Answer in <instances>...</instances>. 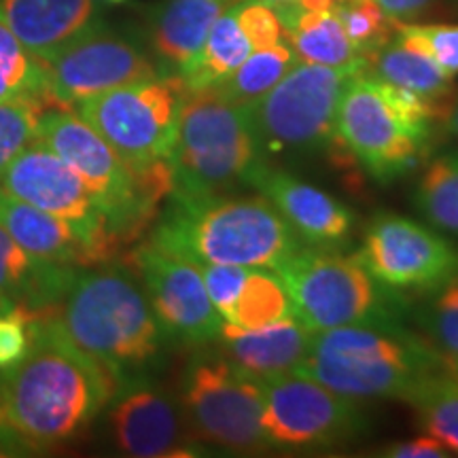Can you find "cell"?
<instances>
[{"label": "cell", "instance_id": "36", "mask_svg": "<svg viewBox=\"0 0 458 458\" xmlns=\"http://www.w3.org/2000/svg\"><path fill=\"white\" fill-rule=\"evenodd\" d=\"M414 37L425 45L433 60L442 66L448 77H458V24H420L401 21Z\"/></svg>", "mask_w": 458, "mask_h": 458}, {"label": "cell", "instance_id": "14", "mask_svg": "<svg viewBox=\"0 0 458 458\" xmlns=\"http://www.w3.org/2000/svg\"><path fill=\"white\" fill-rule=\"evenodd\" d=\"M391 293L420 297L458 272V246L437 229L408 216L380 213L368 223L354 253Z\"/></svg>", "mask_w": 458, "mask_h": 458}, {"label": "cell", "instance_id": "1", "mask_svg": "<svg viewBox=\"0 0 458 458\" xmlns=\"http://www.w3.org/2000/svg\"><path fill=\"white\" fill-rule=\"evenodd\" d=\"M21 360L0 369V450H49L106 410L117 380L72 344L54 312L28 320Z\"/></svg>", "mask_w": 458, "mask_h": 458}, {"label": "cell", "instance_id": "39", "mask_svg": "<svg viewBox=\"0 0 458 458\" xmlns=\"http://www.w3.org/2000/svg\"><path fill=\"white\" fill-rule=\"evenodd\" d=\"M382 456L391 458H444L450 456V450L445 448L442 442L425 435V437L410 439V442H399L391 444L382 450Z\"/></svg>", "mask_w": 458, "mask_h": 458}, {"label": "cell", "instance_id": "37", "mask_svg": "<svg viewBox=\"0 0 458 458\" xmlns=\"http://www.w3.org/2000/svg\"><path fill=\"white\" fill-rule=\"evenodd\" d=\"M202 274L206 291H208L210 301L221 314L223 320L229 318L233 303L240 293V286L244 283L246 266H219V263H204L198 266Z\"/></svg>", "mask_w": 458, "mask_h": 458}, {"label": "cell", "instance_id": "45", "mask_svg": "<svg viewBox=\"0 0 458 458\" xmlns=\"http://www.w3.org/2000/svg\"><path fill=\"white\" fill-rule=\"evenodd\" d=\"M448 365H450L452 369H454V374L458 376V360H454V363H448Z\"/></svg>", "mask_w": 458, "mask_h": 458}, {"label": "cell", "instance_id": "5", "mask_svg": "<svg viewBox=\"0 0 458 458\" xmlns=\"http://www.w3.org/2000/svg\"><path fill=\"white\" fill-rule=\"evenodd\" d=\"M442 119L439 106L363 68L344 88L335 134L369 179L388 185L428 159Z\"/></svg>", "mask_w": 458, "mask_h": 458}, {"label": "cell", "instance_id": "31", "mask_svg": "<svg viewBox=\"0 0 458 458\" xmlns=\"http://www.w3.org/2000/svg\"><path fill=\"white\" fill-rule=\"evenodd\" d=\"M418 334L448 363L458 360V272L410 306Z\"/></svg>", "mask_w": 458, "mask_h": 458}, {"label": "cell", "instance_id": "22", "mask_svg": "<svg viewBox=\"0 0 458 458\" xmlns=\"http://www.w3.org/2000/svg\"><path fill=\"white\" fill-rule=\"evenodd\" d=\"M0 225L38 259L68 267H96L98 257L66 221L0 189Z\"/></svg>", "mask_w": 458, "mask_h": 458}, {"label": "cell", "instance_id": "32", "mask_svg": "<svg viewBox=\"0 0 458 458\" xmlns=\"http://www.w3.org/2000/svg\"><path fill=\"white\" fill-rule=\"evenodd\" d=\"M30 100L47 105L45 66L0 20V102Z\"/></svg>", "mask_w": 458, "mask_h": 458}, {"label": "cell", "instance_id": "18", "mask_svg": "<svg viewBox=\"0 0 458 458\" xmlns=\"http://www.w3.org/2000/svg\"><path fill=\"white\" fill-rule=\"evenodd\" d=\"M246 185L257 189L278 210L303 244L340 249L351 240L357 221L352 210L312 182L261 162Z\"/></svg>", "mask_w": 458, "mask_h": 458}, {"label": "cell", "instance_id": "29", "mask_svg": "<svg viewBox=\"0 0 458 458\" xmlns=\"http://www.w3.org/2000/svg\"><path fill=\"white\" fill-rule=\"evenodd\" d=\"M297 62L300 60L286 41H280L266 49H253L236 71L213 88L219 89L227 100L250 106L263 98Z\"/></svg>", "mask_w": 458, "mask_h": 458}, {"label": "cell", "instance_id": "2", "mask_svg": "<svg viewBox=\"0 0 458 458\" xmlns=\"http://www.w3.org/2000/svg\"><path fill=\"white\" fill-rule=\"evenodd\" d=\"M54 317L74 346L102 365L119 386L130 377L153 374L170 346L145 289L125 263L79 270Z\"/></svg>", "mask_w": 458, "mask_h": 458}, {"label": "cell", "instance_id": "12", "mask_svg": "<svg viewBox=\"0 0 458 458\" xmlns=\"http://www.w3.org/2000/svg\"><path fill=\"white\" fill-rule=\"evenodd\" d=\"M41 62L49 108H74L108 89L162 74L147 45L102 21H94Z\"/></svg>", "mask_w": 458, "mask_h": 458}, {"label": "cell", "instance_id": "9", "mask_svg": "<svg viewBox=\"0 0 458 458\" xmlns=\"http://www.w3.org/2000/svg\"><path fill=\"white\" fill-rule=\"evenodd\" d=\"M179 403L199 444L233 454L272 450L263 425L259 382L233 368L210 344L193 348L182 365Z\"/></svg>", "mask_w": 458, "mask_h": 458}, {"label": "cell", "instance_id": "38", "mask_svg": "<svg viewBox=\"0 0 458 458\" xmlns=\"http://www.w3.org/2000/svg\"><path fill=\"white\" fill-rule=\"evenodd\" d=\"M30 318V314L21 308L0 314V369L11 368L26 354L30 344V334H28Z\"/></svg>", "mask_w": 458, "mask_h": 458}, {"label": "cell", "instance_id": "42", "mask_svg": "<svg viewBox=\"0 0 458 458\" xmlns=\"http://www.w3.org/2000/svg\"><path fill=\"white\" fill-rule=\"evenodd\" d=\"M293 3L306 11H334L346 0H293Z\"/></svg>", "mask_w": 458, "mask_h": 458}, {"label": "cell", "instance_id": "41", "mask_svg": "<svg viewBox=\"0 0 458 458\" xmlns=\"http://www.w3.org/2000/svg\"><path fill=\"white\" fill-rule=\"evenodd\" d=\"M442 125H444V130L452 136V139L458 140V98L450 100V105L444 113Z\"/></svg>", "mask_w": 458, "mask_h": 458}, {"label": "cell", "instance_id": "15", "mask_svg": "<svg viewBox=\"0 0 458 458\" xmlns=\"http://www.w3.org/2000/svg\"><path fill=\"white\" fill-rule=\"evenodd\" d=\"M0 189L66 221L98 257L100 266L122 253L100 206L77 172L51 148L34 140L0 179Z\"/></svg>", "mask_w": 458, "mask_h": 458}, {"label": "cell", "instance_id": "26", "mask_svg": "<svg viewBox=\"0 0 458 458\" xmlns=\"http://www.w3.org/2000/svg\"><path fill=\"white\" fill-rule=\"evenodd\" d=\"M250 51H253V45L240 26L236 4H232L210 28L196 62L179 79L185 89L213 88L236 71L250 55Z\"/></svg>", "mask_w": 458, "mask_h": 458}, {"label": "cell", "instance_id": "10", "mask_svg": "<svg viewBox=\"0 0 458 458\" xmlns=\"http://www.w3.org/2000/svg\"><path fill=\"white\" fill-rule=\"evenodd\" d=\"M363 68L297 62L263 98L250 105L263 153L317 156L337 142V105L348 79Z\"/></svg>", "mask_w": 458, "mask_h": 458}, {"label": "cell", "instance_id": "30", "mask_svg": "<svg viewBox=\"0 0 458 458\" xmlns=\"http://www.w3.org/2000/svg\"><path fill=\"white\" fill-rule=\"evenodd\" d=\"M286 317H293V310L278 274L267 267H249L225 323L242 329H257Z\"/></svg>", "mask_w": 458, "mask_h": 458}, {"label": "cell", "instance_id": "11", "mask_svg": "<svg viewBox=\"0 0 458 458\" xmlns=\"http://www.w3.org/2000/svg\"><path fill=\"white\" fill-rule=\"evenodd\" d=\"M185 85L174 74L122 85L79 102L88 122L134 172L170 162Z\"/></svg>", "mask_w": 458, "mask_h": 458}, {"label": "cell", "instance_id": "13", "mask_svg": "<svg viewBox=\"0 0 458 458\" xmlns=\"http://www.w3.org/2000/svg\"><path fill=\"white\" fill-rule=\"evenodd\" d=\"M263 425L276 450H329L365 433L368 420L357 401L342 397L312 377L280 374L261 377Z\"/></svg>", "mask_w": 458, "mask_h": 458}, {"label": "cell", "instance_id": "17", "mask_svg": "<svg viewBox=\"0 0 458 458\" xmlns=\"http://www.w3.org/2000/svg\"><path fill=\"white\" fill-rule=\"evenodd\" d=\"M111 439L122 454L136 458L196 456L202 444L189 431L179 399L153 374L125 380L106 405Z\"/></svg>", "mask_w": 458, "mask_h": 458}, {"label": "cell", "instance_id": "43", "mask_svg": "<svg viewBox=\"0 0 458 458\" xmlns=\"http://www.w3.org/2000/svg\"><path fill=\"white\" fill-rule=\"evenodd\" d=\"M15 303L11 301V300H7V297H3L0 295V314H7V312H11V310H15Z\"/></svg>", "mask_w": 458, "mask_h": 458}, {"label": "cell", "instance_id": "33", "mask_svg": "<svg viewBox=\"0 0 458 458\" xmlns=\"http://www.w3.org/2000/svg\"><path fill=\"white\" fill-rule=\"evenodd\" d=\"M334 13L354 49L365 60H369V55H374L394 34V21L388 20L376 0H346L334 9Z\"/></svg>", "mask_w": 458, "mask_h": 458}, {"label": "cell", "instance_id": "16", "mask_svg": "<svg viewBox=\"0 0 458 458\" xmlns=\"http://www.w3.org/2000/svg\"><path fill=\"white\" fill-rule=\"evenodd\" d=\"M125 266L145 289L170 344L187 348L213 346L223 327V317L210 301L196 263L165 253L145 240L130 250Z\"/></svg>", "mask_w": 458, "mask_h": 458}, {"label": "cell", "instance_id": "6", "mask_svg": "<svg viewBox=\"0 0 458 458\" xmlns=\"http://www.w3.org/2000/svg\"><path fill=\"white\" fill-rule=\"evenodd\" d=\"M266 162L250 108L227 100L216 88L185 89L170 168L172 196H221L246 185Z\"/></svg>", "mask_w": 458, "mask_h": 458}, {"label": "cell", "instance_id": "40", "mask_svg": "<svg viewBox=\"0 0 458 458\" xmlns=\"http://www.w3.org/2000/svg\"><path fill=\"white\" fill-rule=\"evenodd\" d=\"M376 4L385 11L388 20L401 24V21L422 20L437 7L439 0H376Z\"/></svg>", "mask_w": 458, "mask_h": 458}, {"label": "cell", "instance_id": "20", "mask_svg": "<svg viewBox=\"0 0 458 458\" xmlns=\"http://www.w3.org/2000/svg\"><path fill=\"white\" fill-rule=\"evenodd\" d=\"M312 334L314 331L303 327L295 317H286L257 329H242L223 320L215 344L216 351L233 368L261 380V377L291 374L300 368L310 348Z\"/></svg>", "mask_w": 458, "mask_h": 458}, {"label": "cell", "instance_id": "28", "mask_svg": "<svg viewBox=\"0 0 458 458\" xmlns=\"http://www.w3.org/2000/svg\"><path fill=\"white\" fill-rule=\"evenodd\" d=\"M416 410L422 431L458 454V376L448 363L418 382L405 399Z\"/></svg>", "mask_w": 458, "mask_h": 458}, {"label": "cell", "instance_id": "25", "mask_svg": "<svg viewBox=\"0 0 458 458\" xmlns=\"http://www.w3.org/2000/svg\"><path fill=\"white\" fill-rule=\"evenodd\" d=\"M274 9L283 21L284 41L291 45L300 62L335 68H368V60L354 49L334 11H306L295 3L276 4Z\"/></svg>", "mask_w": 458, "mask_h": 458}, {"label": "cell", "instance_id": "23", "mask_svg": "<svg viewBox=\"0 0 458 458\" xmlns=\"http://www.w3.org/2000/svg\"><path fill=\"white\" fill-rule=\"evenodd\" d=\"M77 274L79 267L57 266L28 253L0 225V295L30 317L54 312Z\"/></svg>", "mask_w": 458, "mask_h": 458}, {"label": "cell", "instance_id": "19", "mask_svg": "<svg viewBox=\"0 0 458 458\" xmlns=\"http://www.w3.org/2000/svg\"><path fill=\"white\" fill-rule=\"evenodd\" d=\"M240 0H157L147 13L145 38L159 72L182 77L210 28Z\"/></svg>", "mask_w": 458, "mask_h": 458}, {"label": "cell", "instance_id": "4", "mask_svg": "<svg viewBox=\"0 0 458 458\" xmlns=\"http://www.w3.org/2000/svg\"><path fill=\"white\" fill-rule=\"evenodd\" d=\"M448 363L418 331L401 323L314 331L295 374L342 397L405 401L427 374Z\"/></svg>", "mask_w": 458, "mask_h": 458}, {"label": "cell", "instance_id": "27", "mask_svg": "<svg viewBox=\"0 0 458 458\" xmlns=\"http://www.w3.org/2000/svg\"><path fill=\"white\" fill-rule=\"evenodd\" d=\"M411 202L428 227L458 240V148L427 159Z\"/></svg>", "mask_w": 458, "mask_h": 458}, {"label": "cell", "instance_id": "8", "mask_svg": "<svg viewBox=\"0 0 458 458\" xmlns=\"http://www.w3.org/2000/svg\"><path fill=\"white\" fill-rule=\"evenodd\" d=\"M37 140L77 172L122 249L139 242L153 227L162 202L147 191L139 174L74 108H47L38 122Z\"/></svg>", "mask_w": 458, "mask_h": 458}, {"label": "cell", "instance_id": "3", "mask_svg": "<svg viewBox=\"0 0 458 458\" xmlns=\"http://www.w3.org/2000/svg\"><path fill=\"white\" fill-rule=\"evenodd\" d=\"M148 242L196 266L276 270L303 242L263 196H170Z\"/></svg>", "mask_w": 458, "mask_h": 458}, {"label": "cell", "instance_id": "46", "mask_svg": "<svg viewBox=\"0 0 458 458\" xmlns=\"http://www.w3.org/2000/svg\"><path fill=\"white\" fill-rule=\"evenodd\" d=\"M106 3H111V4H122V3H125V0H106Z\"/></svg>", "mask_w": 458, "mask_h": 458}, {"label": "cell", "instance_id": "7", "mask_svg": "<svg viewBox=\"0 0 458 458\" xmlns=\"http://www.w3.org/2000/svg\"><path fill=\"white\" fill-rule=\"evenodd\" d=\"M274 272L293 317L310 331L401 323L410 306L377 283L357 255L337 246L303 244Z\"/></svg>", "mask_w": 458, "mask_h": 458}, {"label": "cell", "instance_id": "35", "mask_svg": "<svg viewBox=\"0 0 458 458\" xmlns=\"http://www.w3.org/2000/svg\"><path fill=\"white\" fill-rule=\"evenodd\" d=\"M236 15L253 49H266L284 41L283 21L272 4L261 0H240L236 3Z\"/></svg>", "mask_w": 458, "mask_h": 458}, {"label": "cell", "instance_id": "44", "mask_svg": "<svg viewBox=\"0 0 458 458\" xmlns=\"http://www.w3.org/2000/svg\"><path fill=\"white\" fill-rule=\"evenodd\" d=\"M261 3L274 4V7H276V4H286V3H293V0H261Z\"/></svg>", "mask_w": 458, "mask_h": 458}, {"label": "cell", "instance_id": "21", "mask_svg": "<svg viewBox=\"0 0 458 458\" xmlns=\"http://www.w3.org/2000/svg\"><path fill=\"white\" fill-rule=\"evenodd\" d=\"M0 20L30 54L47 60L98 21V0H0Z\"/></svg>", "mask_w": 458, "mask_h": 458}, {"label": "cell", "instance_id": "24", "mask_svg": "<svg viewBox=\"0 0 458 458\" xmlns=\"http://www.w3.org/2000/svg\"><path fill=\"white\" fill-rule=\"evenodd\" d=\"M368 72L376 79L408 89L431 102L445 113L450 100L454 98L452 77L442 71L433 60L425 45L408 28L394 24V34L368 60Z\"/></svg>", "mask_w": 458, "mask_h": 458}, {"label": "cell", "instance_id": "34", "mask_svg": "<svg viewBox=\"0 0 458 458\" xmlns=\"http://www.w3.org/2000/svg\"><path fill=\"white\" fill-rule=\"evenodd\" d=\"M47 106L43 102L7 100L0 102V179L11 162L37 140L38 122Z\"/></svg>", "mask_w": 458, "mask_h": 458}]
</instances>
